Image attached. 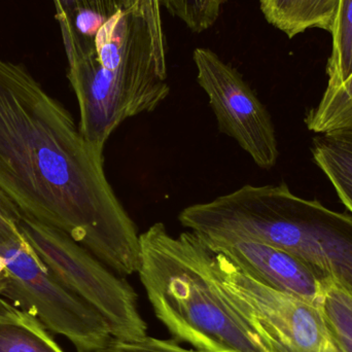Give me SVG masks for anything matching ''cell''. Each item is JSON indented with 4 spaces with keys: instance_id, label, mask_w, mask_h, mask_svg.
Listing matches in <instances>:
<instances>
[{
    "instance_id": "obj_18",
    "label": "cell",
    "mask_w": 352,
    "mask_h": 352,
    "mask_svg": "<svg viewBox=\"0 0 352 352\" xmlns=\"http://www.w3.org/2000/svg\"><path fill=\"white\" fill-rule=\"evenodd\" d=\"M22 217L16 205L0 190V252L25 239L20 230Z\"/></svg>"
},
{
    "instance_id": "obj_15",
    "label": "cell",
    "mask_w": 352,
    "mask_h": 352,
    "mask_svg": "<svg viewBox=\"0 0 352 352\" xmlns=\"http://www.w3.org/2000/svg\"><path fill=\"white\" fill-rule=\"evenodd\" d=\"M305 123L316 134L352 129V74L338 88L324 92Z\"/></svg>"
},
{
    "instance_id": "obj_12",
    "label": "cell",
    "mask_w": 352,
    "mask_h": 352,
    "mask_svg": "<svg viewBox=\"0 0 352 352\" xmlns=\"http://www.w3.org/2000/svg\"><path fill=\"white\" fill-rule=\"evenodd\" d=\"M0 352H64L32 314L0 298Z\"/></svg>"
},
{
    "instance_id": "obj_2",
    "label": "cell",
    "mask_w": 352,
    "mask_h": 352,
    "mask_svg": "<svg viewBox=\"0 0 352 352\" xmlns=\"http://www.w3.org/2000/svg\"><path fill=\"white\" fill-rule=\"evenodd\" d=\"M80 133L103 154L126 120L152 113L170 94L159 0H136L109 16L93 37L62 35Z\"/></svg>"
},
{
    "instance_id": "obj_16",
    "label": "cell",
    "mask_w": 352,
    "mask_h": 352,
    "mask_svg": "<svg viewBox=\"0 0 352 352\" xmlns=\"http://www.w3.org/2000/svg\"><path fill=\"white\" fill-rule=\"evenodd\" d=\"M228 0H159L173 16L195 33L204 32L217 22Z\"/></svg>"
},
{
    "instance_id": "obj_21",
    "label": "cell",
    "mask_w": 352,
    "mask_h": 352,
    "mask_svg": "<svg viewBox=\"0 0 352 352\" xmlns=\"http://www.w3.org/2000/svg\"><path fill=\"white\" fill-rule=\"evenodd\" d=\"M121 1V4L123 6H130L131 4H133L136 0H120Z\"/></svg>"
},
{
    "instance_id": "obj_22",
    "label": "cell",
    "mask_w": 352,
    "mask_h": 352,
    "mask_svg": "<svg viewBox=\"0 0 352 352\" xmlns=\"http://www.w3.org/2000/svg\"><path fill=\"white\" fill-rule=\"evenodd\" d=\"M87 352H98V351H87Z\"/></svg>"
},
{
    "instance_id": "obj_14",
    "label": "cell",
    "mask_w": 352,
    "mask_h": 352,
    "mask_svg": "<svg viewBox=\"0 0 352 352\" xmlns=\"http://www.w3.org/2000/svg\"><path fill=\"white\" fill-rule=\"evenodd\" d=\"M330 32L333 45L326 91L338 88L352 74V0H339Z\"/></svg>"
},
{
    "instance_id": "obj_3",
    "label": "cell",
    "mask_w": 352,
    "mask_h": 352,
    "mask_svg": "<svg viewBox=\"0 0 352 352\" xmlns=\"http://www.w3.org/2000/svg\"><path fill=\"white\" fill-rule=\"evenodd\" d=\"M178 221L211 242L270 244L301 256L352 295V217L294 194L246 184L182 209Z\"/></svg>"
},
{
    "instance_id": "obj_19",
    "label": "cell",
    "mask_w": 352,
    "mask_h": 352,
    "mask_svg": "<svg viewBox=\"0 0 352 352\" xmlns=\"http://www.w3.org/2000/svg\"><path fill=\"white\" fill-rule=\"evenodd\" d=\"M98 352H205L197 349H186L175 340L146 337L140 341L126 342L113 339L107 347Z\"/></svg>"
},
{
    "instance_id": "obj_8",
    "label": "cell",
    "mask_w": 352,
    "mask_h": 352,
    "mask_svg": "<svg viewBox=\"0 0 352 352\" xmlns=\"http://www.w3.org/2000/svg\"><path fill=\"white\" fill-rule=\"evenodd\" d=\"M192 60L219 131L233 138L260 168H272L279 156L276 134L256 93L236 68L211 50L198 47Z\"/></svg>"
},
{
    "instance_id": "obj_1",
    "label": "cell",
    "mask_w": 352,
    "mask_h": 352,
    "mask_svg": "<svg viewBox=\"0 0 352 352\" xmlns=\"http://www.w3.org/2000/svg\"><path fill=\"white\" fill-rule=\"evenodd\" d=\"M0 190L23 217L65 232L117 274L138 272L140 234L103 155L24 66L1 58Z\"/></svg>"
},
{
    "instance_id": "obj_17",
    "label": "cell",
    "mask_w": 352,
    "mask_h": 352,
    "mask_svg": "<svg viewBox=\"0 0 352 352\" xmlns=\"http://www.w3.org/2000/svg\"><path fill=\"white\" fill-rule=\"evenodd\" d=\"M60 30L74 31V21L82 10H91L109 18L122 8L120 0H54Z\"/></svg>"
},
{
    "instance_id": "obj_4",
    "label": "cell",
    "mask_w": 352,
    "mask_h": 352,
    "mask_svg": "<svg viewBox=\"0 0 352 352\" xmlns=\"http://www.w3.org/2000/svg\"><path fill=\"white\" fill-rule=\"evenodd\" d=\"M138 276L175 340L205 352H267L201 263L196 235H171L163 223L140 235Z\"/></svg>"
},
{
    "instance_id": "obj_5",
    "label": "cell",
    "mask_w": 352,
    "mask_h": 352,
    "mask_svg": "<svg viewBox=\"0 0 352 352\" xmlns=\"http://www.w3.org/2000/svg\"><path fill=\"white\" fill-rule=\"evenodd\" d=\"M196 235L205 271L267 352H338L320 307L274 289Z\"/></svg>"
},
{
    "instance_id": "obj_7",
    "label": "cell",
    "mask_w": 352,
    "mask_h": 352,
    "mask_svg": "<svg viewBox=\"0 0 352 352\" xmlns=\"http://www.w3.org/2000/svg\"><path fill=\"white\" fill-rule=\"evenodd\" d=\"M8 281L1 296L32 314L78 352L97 351L113 340L109 324L84 300L62 285L26 239L3 248Z\"/></svg>"
},
{
    "instance_id": "obj_11",
    "label": "cell",
    "mask_w": 352,
    "mask_h": 352,
    "mask_svg": "<svg viewBox=\"0 0 352 352\" xmlns=\"http://www.w3.org/2000/svg\"><path fill=\"white\" fill-rule=\"evenodd\" d=\"M312 156L352 213V129L318 134Z\"/></svg>"
},
{
    "instance_id": "obj_20",
    "label": "cell",
    "mask_w": 352,
    "mask_h": 352,
    "mask_svg": "<svg viewBox=\"0 0 352 352\" xmlns=\"http://www.w3.org/2000/svg\"><path fill=\"white\" fill-rule=\"evenodd\" d=\"M8 270L6 266V260L3 256H0V296L6 287L8 281Z\"/></svg>"
},
{
    "instance_id": "obj_9",
    "label": "cell",
    "mask_w": 352,
    "mask_h": 352,
    "mask_svg": "<svg viewBox=\"0 0 352 352\" xmlns=\"http://www.w3.org/2000/svg\"><path fill=\"white\" fill-rule=\"evenodd\" d=\"M205 240L213 250L227 256L258 280L314 305H320L324 285L330 277L301 256L270 244L250 240L230 242Z\"/></svg>"
},
{
    "instance_id": "obj_13",
    "label": "cell",
    "mask_w": 352,
    "mask_h": 352,
    "mask_svg": "<svg viewBox=\"0 0 352 352\" xmlns=\"http://www.w3.org/2000/svg\"><path fill=\"white\" fill-rule=\"evenodd\" d=\"M318 307L337 351L352 352L351 294L329 278Z\"/></svg>"
},
{
    "instance_id": "obj_10",
    "label": "cell",
    "mask_w": 352,
    "mask_h": 352,
    "mask_svg": "<svg viewBox=\"0 0 352 352\" xmlns=\"http://www.w3.org/2000/svg\"><path fill=\"white\" fill-rule=\"evenodd\" d=\"M339 0H260L269 24L289 38L318 28L331 31Z\"/></svg>"
},
{
    "instance_id": "obj_6",
    "label": "cell",
    "mask_w": 352,
    "mask_h": 352,
    "mask_svg": "<svg viewBox=\"0 0 352 352\" xmlns=\"http://www.w3.org/2000/svg\"><path fill=\"white\" fill-rule=\"evenodd\" d=\"M20 230L56 278L102 316L113 339L134 342L148 337L138 294L123 276L61 230L25 217Z\"/></svg>"
}]
</instances>
